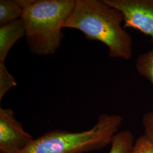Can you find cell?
Here are the masks:
<instances>
[{
    "instance_id": "12",
    "label": "cell",
    "mask_w": 153,
    "mask_h": 153,
    "mask_svg": "<svg viewBox=\"0 0 153 153\" xmlns=\"http://www.w3.org/2000/svg\"><path fill=\"white\" fill-rule=\"evenodd\" d=\"M142 123L145 134L153 142V111L148 112L143 115Z\"/></svg>"
},
{
    "instance_id": "5",
    "label": "cell",
    "mask_w": 153,
    "mask_h": 153,
    "mask_svg": "<svg viewBox=\"0 0 153 153\" xmlns=\"http://www.w3.org/2000/svg\"><path fill=\"white\" fill-rule=\"evenodd\" d=\"M33 140L12 109L0 108V153H22Z\"/></svg>"
},
{
    "instance_id": "3",
    "label": "cell",
    "mask_w": 153,
    "mask_h": 153,
    "mask_svg": "<svg viewBox=\"0 0 153 153\" xmlns=\"http://www.w3.org/2000/svg\"><path fill=\"white\" fill-rule=\"evenodd\" d=\"M123 121L120 115L103 114L86 131H50L34 139L22 153H86L99 150L111 143Z\"/></svg>"
},
{
    "instance_id": "6",
    "label": "cell",
    "mask_w": 153,
    "mask_h": 153,
    "mask_svg": "<svg viewBox=\"0 0 153 153\" xmlns=\"http://www.w3.org/2000/svg\"><path fill=\"white\" fill-rule=\"evenodd\" d=\"M25 36L26 29L22 18L0 26V62H5L13 46Z\"/></svg>"
},
{
    "instance_id": "2",
    "label": "cell",
    "mask_w": 153,
    "mask_h": 153,
    "mask_svg": "<svg viewBox=\"0 0 153 153\" xmlns=\"http://www.w3.org/2000/svg\"><path fill=\"white\" fill-rule=\"evenodd\" d=\"M22 9L30 51L45 56L55 53L64 38L65 23L75 0H17Z\"/></svg>"
},
{
    "instance_id": "1",
    "label": "cell",
    "mask_w": 153,
    "mask_h": 153,
    "mask_svg": "<svg viewBox=\"0 0 153 153\" xmlns=\"http://www.w3.org/2000/svg\"><path fill=\"white\" fill-rule=\"evenodd\" d=\"M64 27L76 29L88 39L102 42L108 48L112 58H131L132 38L124 27L123 14L102 0H75Z\"/></svg>"
},
{
    "instance_id": "8",
    "label": "cell",
    "mask_w": 153,
    "mask_h": 153,
    "mask_svg": "<svg viewBox=\"0 0 153 153\" xmlns=\"http://www.w3.org/2000/svg\"><path fill=\"white\" fill-rule=\"evenodd\" d=\"M134 142L131 131L128 130L118 131L111 143L109 153H131Z\"/></svg>"
},
{
    "instance_id": "7",
    "label": "cell",
    "mask_w": 153,
    "mask_h": 153,
    "mask_svg": "<svg viewBox=\"0 0 153 153\" xmlns=\"http://www.w3.org/2000/svg\"><path fill=\"white\" fill-rule=\"evenodd\" d=\"M22 7L17 0L0 1V26L22 18Z\"/></svg>"
},
{
    "instance_id": "4",
    "label": "cell",
    "mask_w": 153,
    "mask_h": 153,
    "mask_svg": "<svg viewBox=\"0 0 153 153\" xmlns=\"http://www.w3.org/2000/svg\"><path fill=\"white\" fill-rule=\"evenodd\" d=\"M102 1L122 13L124 27L137 30L153 40V0Z\"/></svg>"
},
{
    "instance_id": "9",
    "label": "cell",
    "mask_w": 153,
    "mask_h": 153,
    "mask_svg": "<svg viewBox=\"0 0 153 153\" xmlns=\"http://www.w3.org/2000/svg\"><path fill=\"white\" fill-rule=\"evenodd\" d=\"M136 69L141 76L147 79L153 85V48L138 56Z\"/></svg>"
},
{
    "instance_id": "10",
    "label": "cell",
    "mask_w": 153,
    "mask_h": 153,
    "mask_svg": "<svg viewBox=\"0 0 153 153\" xmlns=\"http://www.w3.org/2000/svg\"><path fill=\"white\" fill-rule=\"evenodd\" d=\"M16 85V81L7 71L5 62H0V101L6 93Z\"/></svg>"
},
{
    "instance_id": "11",
    "label": "cell",
    "mask_w": 153,
    "mask_h": 153,
    "mask_svg": "<svg viewBox=\"0 0 153 153\" xmlns=\"http://www.w3.org/2000/svg\"><path fill=\"white\" fill-rule=\"evenodd\" d=\"M131 153H153V142L144 134L134 143Z\"/></svg>"
}]
</instances>
